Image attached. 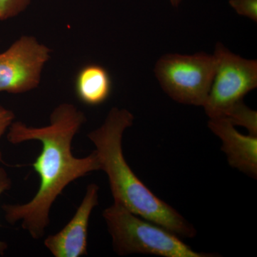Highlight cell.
Returning <instances> with one entry per match:
<instances>
[{"label": "cell", "mask_w": 257, "mask_h": 257, "mask_svg": "<svg viewBox=\"0 0 257 257\" xmlns=\"http://www.w3.org/2000/svg\"><path fill=\"white\" fill-rule=\"evenodd\" d=\"M50 119V124L42 127L13 121L7 136L13 145L28 141L42 144L41 152L32 164L40 177L36 194L25 204L3 206L6 221L12 225L21 223L34 239L43 237L50 225L52 205L64 189L77 179L100 170L95 151L82 158L72 154L74 137L87 121L84 113L74 104L62 103L52 111Z\"/></svg>", "instance_id": "1"}, {"label": "cell", "mask_w": 257, "mask_h": 257, "mask_svg": "<svg viewBox=\"0 0 257 257\" xmlns=\"http://www.w3.org/2000/svg\"><path fill=\"white\" fill-rule=\"evenodd\" d=\"M135 116L126 109L113 107L104 123L87 135L95 146L100 170L105 172L114 202L137 215L156 223L180 238L194 237L197 230L138 178L123 153V136Z\"/></svg>", "instance_id": "2"}, {"label": "cell", "mask_w": 257, "mask_h": 257, "mask_svg": "<svg viewBox=\"0 0 257 257\" xmlns=\"http://www.w3.org/2000/svg\"><path fill=\"white\" fill-rule=\"evenodd\" d=\"M114 252L119 256L141 253L164 257H215L197 252L172 231L134 214L114 202L103 211Z\"/></svg>", "instance_id": "3"}, {"label": "cell", "mask_w": 257, "mask_h": 257, "mask_svg": "<svg viewBox=\"0 0 257 257\" xmlns=\"http://www.w3.org/2000/svg\"><path fill=\"white\" fill-rule=\"evenodd\" d=\"M216 61L214 55L167 54L157 61L155 72L162 89L174 100L188 105H204L210 91Z\"/></svg>", "instance_id": "4"}, {"label": "cell", "mask_w": 257, "mask_h": 257, "mask_svg": "<svg viewBox=\"0 0 257 257\" xmlns=\"http://www.w3.org/2000/svg\"><path fill=\"white\" fill-rule=\"evenodd\" d=\"M215 73L203 107L209 119L226 118L257 87L256 60H247L216 44Z\"/></svg>", "instance_id": "5"}, {"label": "cell", "mask_w": 257, "mask_h": 257, "mask_svg": "<svg viewBox=\"0 0 257 257\" xmlns=\"http://www.w3.org/2000/svg\"><path fill=\"white\" fill-rule=\"evenodd\" d=\"M51 50L35 37L22 36L0 54V92L22 94L38 87Z\"/></svg>", "instance_id": "6"}, {"label": "cell", "mask_w": 257, "mask_h": 257, "mask_svg": "<svg viewBox=\"0 0 257 257\" xmlns=\"http://www.w3.org/2000/svg\"><path fill=\"white\" fill-rule=\"evenodd\" d=\"M99 187L88 184L85 194L70 221L55 234L44 241L45 247L55 257H80L88 254V228L94 208L99 204Z\"/></svg>", "instance_id": "7"}, {"label": "cell", "mask_w": 257, "mask_h": 257, "mask_svg": "<svg viewBox=\"0 0 257 257\" xmlns=\"http://www.w3.org/2000/svg\"><path fill=\"white\" fill-rule=\"evenodd\" d=\"M208 126L221 142V150L229 165L249 176L257 177V136L243 135L226 118L210 119Z\"/></svg>", "instance_id": "8"}, {"label": "cell", "mask_w": 257, "mask_h": 257, "mask_svg": "<svg viewBox=\"0 0 257 257\" xmlns=\"http://www.w3.org/2000/svg\"><path fill=\"white\" fill-rule=\"evenodd\" d=\"M74 87L79 101L87 105H99L110 95V75L107 70L99 64H87L77 73Z\"/></svg>", "instance_id": "9"}, {"label": "cell", "mask_w": 257, "mask_h": 257, "mask_svg": "<svg viewBox=\"0 0 257 257\" xmlns=\"http://www.w3.org/2000/svg\"><path fill=\"white\" fill-rule=\"evenodd\" d=\"M226 119H229L234 126H243L248 130L249 135L257 136V112L243 102L234 108Z\"/></svg>", "instance_id": "10"}, {"label": "cell", "mask_w": 257, "mask_h": 257, "mask_svg": "<svg viewBox=\"0 0 257 257\" xmlns=\"http://www.w3.org/2000/svg\"><path fill=\"white\" fill-rule=\"evenodd\" d=\"M32 0H0V21L10 20L21 14Z\"/></svg>", "instance_id": "11"}, {"label": "cell", "mask_w": 257, "mask_h": 257, "mask_svg": "<svg viewBox=\"0 0 257 257\" xmlns=\"http://www.w3.org/2000/svg\"><path fill=\"white\" fill-rule=\"evenodd\" d=\"M229 5L241 16L257 22V0H229Z\"/></svg>", "instance_id": "12"}, {"label": "cell", "mask_w": 257, "mask_h": 257, "mask_svg": "<svg viewBox=\"0 0 257 257\" xmlns=\"http://www.w3.org/2000/svg\"><path fill=\"white\" fill-rule=\"evenodd\" d=\"M15 118V115L13 111L0 105V140L6 133L7 130L9 128L10 125L13 124ZM0 162L5 164L1 148H0Z\"/></svg>", "instance_id": "13"}, {"label": "cell", "mask_w": 257, "mask_h": 257, "mask_svg": "<svg viewBox=\"0 0 257 257\" xmlns=\"http://www.w3.org/2000/svg\"><path fill=\"white\" fill-rule=\"evenodd\" d=\"M12 184H13V182H12V179L8 175V172L5 168L0 167V197L2 194L11 189ZM0 226H1V224H0ZM6 246L5 243L0 241V253L4 252Z\"/></svg>", "instance_id": "14"}, {"label": "cell", "mask_w": 257, "mask_h": 257, "mask_svg": "<svg viewBox=\"0 0 257 257\" xmlns=\"http://www.w3.org/2000/svg\"><path fill=\"white\" fill-rule=\"evenodd\" d=\"M182 1V0H170L171 4L173 5L174 7H178Z\"/></svg>", "instance_id": "15"}]
</instances>
